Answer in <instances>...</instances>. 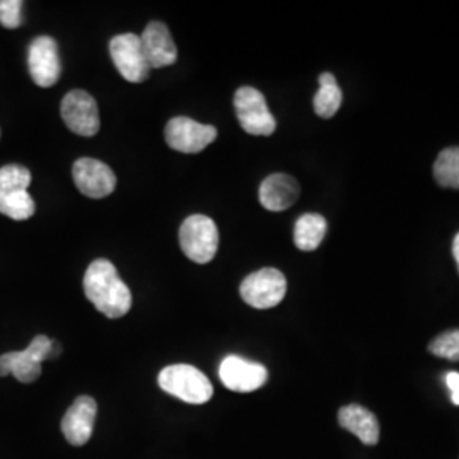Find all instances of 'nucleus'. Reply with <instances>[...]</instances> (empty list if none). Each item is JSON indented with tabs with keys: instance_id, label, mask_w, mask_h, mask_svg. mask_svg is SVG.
Wrapping results in <instances>:
<instances>
[{
	"instance_id": "15",
	"label": "nucleus",
	"mask_w": 459,
	"mask_h": 459,
	"mask_svg": "<svg viewBox=\"0 0 459 459\" xmlns=\"http://www.w3.org/2000/svg\"><path fill=\"white\" fill-rule=\"evenodd\" d=\"M143 55L150 68H164L178 60V48L164 22L152 21L140 36Z\"/></svg>"
},
{
	"instance_id": "8",
	"label": "nucleus",
	"mask_w": 459,
	"mask_h": 459,
	"mask_svg": "<svg viewBox=\"0 0 459 459\" xmlns=\"http://www.w3.org/2000/svg\"><path fill=\"white\" fill-rule=\"evenodd\" d=\"M218 132L212 125H201L191 117H172L165 126V142L181 153H199L216 140Z\"/></svg>"
},
{
	"instance_id": "24",
	"label": "nucleus",
	"mask_w": 459,
	"mask_h": 459,
	"mask_svg": "<svg viewBox=\"0 0 459 459\" xmlns=\"http://www.w3.org/2000/svg\"><path fill=\"white\" fill-rule=\"evenodd\" d=\"M453 255H455V259H456L459 269V233L456 235V238H455V244H453Z\"/></svg>"
},
{
	"instance_id": "21",
	"label": "nucleus",
	"mask_w": 459,
	"mask_h": 459,
	"mask_svg": "<svg viewBox=\"0 0 459 459\" xmlns=\"http://www.w3.org/2000/svg\"><path fill=\"white\" fill-rule=\"evenodd\" d=\"M430 354L444 358L447 361H459V328L447 330L441 335H437L430 344H429Z\"/></svg>"
},
{
	"instance_id": "19",
	"label": "nucleus",
	"mask_w": 459,
	"mask_h": 459,
	"mask_svg": "<svg viewBox=\"0 0 459 459\" xmlns=\"http://www.w3.org/2000/svg\"><path fill=\"white\" fill-rule=\"evenodd\" d=\"M318 82H320V89L316 91V94L313 98V109L316 116L328 119L341 109L342 91L335 81V77L328 72L318 77Z\"/></svg>"
},
{
	"instance_id": "9",
	"label": "nucleus",
	"mask_w": 459,
	"mask_h": 459,
	"mask_svg": "<svg viewBox=\"0 0 459 459\" xmlns=\"http://www.w3.org/2000/svg\"><path fill=\"white\" fill-rule=\"evenodd\" d=\"M109 53H111L113 64L123 75V79L133 83L147 81L150 66L145 60L138 34H117L109 43Z\"/></svg>"
},
{
	"instance_id": "14",
	"label": "nucleus",
	"mask_w": 459,
	"mask_h": 459,
	"mask_svg": "<svg viewBox=\"0 0 459 459\" xmlns=\"http://www.w3.org/2000/svg\"><path fill=\"white\" fill-rule=\"evenodd\" d=\"M98 417V402L92 396H79L66 411L62 419V432L72 446L81 447L89 443L94 432V424Z\"/></svg>"
},
{
	"instance_id": "11",
	"label": "nucleus",
	"mask_w": 459,
	"mask_h": 459,
	"mask_svg": "<svg viewBox=\"0 0 459 459\" xmlns=\"http://www.w3.org/2000/svg\"><path fill=\"white\" fill-rule=\"evenodd\" d=\"M28 66L31 79L39 87H51L62 75L58 43L51 36H38L28 51Z\"/></svg>"
},
{
	"instance_id": "6",
	"label": "nucleus",
	"mask_w": 459,
	"mask_h": 459,
	"mask_svg": "<svg viewBox=\"0 0 459 459\" xmlns=\"http://www.w3.org/2000/svg\"><path fill=\"white\" fill-rule=\"evenodd\" d=\"M53 341L47 335L34 337L24 351L0 356V377L14 375L21 383H34L41 377V362L51 358Z\"/></svg>"
},
{
	"instance_id": "5",
	"label": "nucleus",
	"mask_w": 459,
	"mask_h": 459,
	"mask_svg": "<svg viewBox=\"0 0 459 459\" xmlns=\"http://www.w3.org/2000/svg\"><path fill=\"white\" fill-rule=\"evenodd\" d=\"M286 278L274 267H264L248 274L240 284V296L248 307L257 310H269L278 307L286 296Z\"/></svg>"
},
{
	"instance_id": "20",
	"label": "nucleus",
	"mask_w": 459,
	"mask_h": 459,
	"mask_svg": "<svg viewBox=\"0 0 459 459\" xmlns=\"http://www.w3.org/2000/svg\"><path fill=\"white\" fill-rule=\"evenodd\" d=\"M434 178L443 187L459 189V147L446 148L436 164H434Z\"/></svg>"
},
{
	"instance_id": "1",
	"label": "nucleus",
	"mask_w": 459,
	"mask_h": 459,
	"mask_svg": "<svg viewBox=\"0 0 459 459\" xmlns=\"http://www.w3.org/2000/svg\"><path fill=\"white\" fill-rule=\"evenodd\" d=\"M83 291L98 312L108 318H121L132 310V291L108 259H98L87 267Z\"/></svg>"
},
{
	"instance_id": "3",
	"label": "nucleus",
	"mask_w": 459,
	"mask_h": 459,
	"mask_svg": "<svg viewBox=\"0 0 459 459\" xmlns=\"http://www.w3.org/2000/svg\"><path fill=\"white\" fill-rule=\"evenodd\" d=\"M31 172L22 165H5L0 169V213L24 221L36 212V204L28 187Z\"/></svg>"
},
{
	"instance_id": "17",
	"label": "nucleus",
	"mask_w": 459,
	"mask_h": 459,
	"mask_svg": "<svg viewBox=\"0 0 459 459\" xmlns=\"http://www.w3.org/2000/svg\"><path fill=\"white\" fill-rule=\"evenodd\" d=\"M339 424L358 436L359 441L366 446H375L379 441V422L373 411L364 409L361 405L351 403L339 411Z\"/></svg>"
},
{
	"instance_id": "16",
	"label": "nucleus",
	"mask_w": 459,
	"mask_h": 459,
	"mask_svg": "<svg viewBox=\"0 0 459 459\" xmlns=\"http://www.w3.org/2000/svg\"><path fill=\"white\" fill-rule=\"evenodd\" d=\"M299 197V184L288 174H273L259 187V201L267 212H284Z\"/></svg>"
},
{
	"instance_id": "12",
	"label": "nucleus",
	"mask_w": 459,
	"mask_h": 459,
	"mask_svg": "<svg viewBox=\"0 0 459 459\" xmlns=\"http://www.w3.org/2000/svg\"><path fill=\"white\" fill-rule=\"evenodd\" d=\"M269 373L263 364L247 361L240 356H227L220 364V379L230 392L250 394L263 388Z\"/></svg>"
},
{
	"instance_id": "2",
	"label": "nucleus",
	"mask_w": 459,
	"mask_h": 459,
	"mask_svg": "<svg viewBox=\"0 0 459 459\" xmlns=\"http://www.w3.org/2000/svg\"><path fill=\"white\" fill-rule=\"evenodd\" d=\"M159 386L189 405H203L212 400L214 390L208 377L191 364L167 366L159 375Z\"/></svg>"
},
{
	"instance_id": "18",
	"label": "nucleus",
	"mask_w": 459,
	"mask_h": 459,
	"mask_svg": "<svg viewBox=\"0 0 459 459\" xmlns=\"http://www.w3.org/2000/svg\"><path fill=\"white\" fill-rule=\"evenodd\" d=\"M325 233H327V220L322 214H303L296 221L295 246L303 252H312L324 242Z\"/></svg>"
},
{
	"instance_id": "7",
	"label": "nucleus",
	"mask_w": 459,
	"mask_h": 459,
	"mask_svg": "<svg viewBox=\"0 0 459 459\" xmlns=\"http://www.w3.org/2000/svg\"><path fill=\"white\" fill-rule=\"evenodd\" d=\"M233 102L238 123L248 134L271 136L276 132V119L271 115L263 92L254 87H240Z\"/></svg>"
},
{
	"instance_id": "13",
	"label": "nucleus",
	"mask_w": 459,
	"mask_h": 459,
	"mask_svg": "<svg viewBox=\"0 0 459 459\" xmlns=\"http://www.w3.org/2000/svg\"><path fill=\"white\" fill-rule=\"evenodd\" d=\"M72 176L83 196L102 199L116 189V176L111 167L91 157L79 159L74 164Z\"/></svg>"
},
{
	"instance_id": "4",
	"label": "nucleus",
	"mask_w": 459,
	"mask_h": 459,
	"mask_svg": "<svg viewBox=\"0 0 459 459\" xmlns=\"http://www.w3.org/2000/svg\"><path fill=\"white\" fill-rule=\"evenodd\" d=\"M182 252L196 264L212 263L218 252L220 233L213 220L204 214H193L184 220L179 230Z\"/></svg>"
},
{
	"instance_id": "22",
	"label": "nucleus",
	"mask_w": 459,
	"mask_h": 459,
	"mask_svg": "<svg viewBox=\"0 0 459 459\" xmlns=\"http://www.w3.org/2000/svg\"><path fill=\"white\" fill-rule=\"evenodd\" d=\"M0 24L7 30H16L22 24L21 0H0Z\"/></svg>"
},
{
	"instance_id": "10",
	"label": "nucleus",
	"mask_w": 459,
	"mask_h": 459,
	"mask_svg": "<svg viewBox=\"0 0 459 459\" xmlns=\"http://www.w3.org/2000/svg\"><path fill=\"white\" fill-rule=\"evenodd\" d=\"M66 128L81 136H94L100 128L98 102L89 92L75 89L66 94L60 106Z\"/></svg>"
},
{
	"instance_id": "23",
	"label": "nucleus",
	"mask_w": 459,
	"mask_h": 459,
	"mask_svg": "<svg viewBox=\"0 0 459 459\" xmlns=\"http://www.w3.org/2000/svg\"><path fill=\"white\" fill-rule=\"evenodd\" d=\"M446 383H447V388L451 390L453 403L459 407V373H447Z\"/></svg>"
}]
</instances>
